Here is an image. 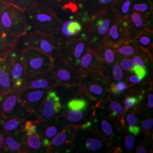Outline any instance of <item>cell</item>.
<instances>
[{"label": "cell", "mask_w": 153, "mask_h": 153, "mask_svg": "<svg viewBox=\"0 0 153 153\" xmlns=\"http://www.w3.org/2000/svg\"><path fill=\"white\" fill-rule=\"evenodd\" d=\"M62 109L61 99L52 89L50 90L37 112L35 114L37 120L48 119L59 117Z\"/></svg>", "instance_id": "cell-16"}, {"label": "cell", "mask_w": 153, "mask_h": 153, "mask_svg": "<svg viewBox=\"0 0 153 153\" xmlns=\"http://www.w3.org/2000/svg\"><path fill=\"white\" fill-rule=\"evenodd\" d=\"M21 91L15 88L9 93L0 95V118L23 117L22 114L26 112L19 102Z\"/></svg>", "instance_id": "cell-14"}, {"label": "cell", "mask_w": 153, "mask_h": 153, "mask_svg": "<svg viewBox=\"0 0 153 153\" xmlns=\"http://www.w3.org/2000/svg\"><path fill=\"white\" fill-rule=\"evenodd\" d=\"M57 86V82L52 70L32 76H26L23 89L33 88L52 90Z\"/></svg>", "instance_id": "cell-20"}, {"label": "cell", "mask_w": 153, "mask_h": 153, "mask_svg": "<svg viewBox=\"0 0 153 153\" xmlns=\"http://www.w3.org/2000/svg\"><path fill=\"white\" fill-rule=\"evenodd\" d=\"M131 73L135 74L143 80L146 76L147 71L146 69L145 68H142L138 66L134 65L131 70Z\"/></svg>", "instance_id": "cell-50"}, {"label": "cell", "mask_w": 153, "mask_h": 153, "mask_svg": "<svg viewBox=\"0 0 153 153\" xmlns=\"http://www.w3.org/2000/svg\"><path fill=\"white\" fill-rule=\"evenodd\" d=\"M114 47L117 59L131 57L139 50V47L132 39L121 41Z\"/></svg>", "instance_id": "cell-30"}, {"label": "cell", "mask_w": 153, "mask_h": 153, "mask_svg": "<svg viewBox=\"0 0 153 153\" xmlns=\"http://www.w3.org/2000/svg\"><path fill=\"white\" fill-rule=\"evenodd\" d=\"M4 60L10 73L15 88L22 90L26 76L22 49L16 46L7 54Z\"/></svg>", "instance_id": "cell-9"}, {"label": "cell", "mask_w": 153, "mask_h": 153, "mask_svg": "<svg viewBox=\"0 0 153 153\" xmlns=\"http://www.w3.org/2000/svg\"><path fill=\"white\" fill-rule=\"evenodd\" d=\"M14 48L0 42V60H4L7 54Z\"/></svg>", "instance_id": "cell-49"}, {"label": "cell", "mask_w": 153, "mask_h": 153, "mask_svg": "<svg viewBox=\"0 0 153 153\" xmlns=\"http://www.w3.org/2000/svg\"><path fill=\"white\" fill-rule=\"evenodd\" d=\"M126 112V120L127 126H126V129L129 133L132 134L134 136H138L141 131L140 126L138 125V114L134 109L129 110L128 112L127 111Z\"/></svg>", "instance_id": "cell-36"}, {"label": "cell", "mask_w": 153, "mask_h": 153, "mask_svg": "<svg viewBox=\"0 0 153 153\" xmlns=\"http://www.w3.org/2000/svg\"><path fill=\"white\" fill-rule=\"evenodd\" d=\"M133 0H115L111 10L116 16L126 17L131 12Z\"/></svg>", "instance_id": "cell-35"}, {"label": "cell", "mask_w": 153, "mask_h": 153, "mask_svg": "<svg viewBox=\"0 0 153 153\" xmlns=\"http://www.w3.org/2000/svg\"><path fill=\"white\" fill-rule=\"evenodd\" d=\"M153 119L152 117H148L140 121V128L146 134L149 139L151 135V131L153 129Z\"/></svg>", "instance_id": "cell-43"}, {"label": "cell", "mask_w": 153, "mask_h": 153, "mask_svg": "<svg viewBox=\"0 0 153 153\" xmlns=\"http://www.w3.org/2000/svg\"><path fill=\"white\" fill-rule=\"evenodd\" d=\"M88 106V101L82 98L71 99L67 104L68 109L73 110H86Z\"/></svg>", "instance_id": "cell-41"}, {"label": "cell", "mask_w": 153, "mask_h": 153, "mask_svg": "<svg viewBox=\"0 0 153 153\" xmlns=\"http://www.w3.org/2000/svg\"><path fill=\"white\" fill-rule=\"evenodd\" d=\"M25 13L30 31H35L56 36L62 20L52 7L38 3Z\"/></svg>", "instance_id": "cell-1"}, {"label": "cell", "mask_w": 153, "mask_h": 153, "mask_svg": "<svg viewBox=\"0 0 153 153\" xmlns=\"http://www.w3.org/2000/svg\"><path fill=\"white\" fill-rule=\"evenodd\" d=\"M100 74L104 76L109 84L125 79L124 72L117 61L111 65L102 64Z\"/></svg>", "instance_id": "cell-27"}, {"label": "cell", "mask_w": 153, "mask_h": 153, "mask_svg": "<svg viewBox=\"0 0 153 153\" xmlns=\"http://www.w3.org/2000/svg\"><path fill=\"white\" fill-rule=\"evenodd\" d=\"M85 129V135L79 141V148L83 151L90 152H97L104 150V148H108L103 140L90 128Z\"/></svg>", "instance_id": "cell-22"}, {"label": "cell", "mask_w": 153, "mask_h": 153, "mask_svg": "<svg viewBox=\"0 0 153 153\" xmlns=\"http://www.w3.org/2000/svg\"><path fill=\"white\" fill-rule=\"evenodd\" d=\"M57 86H78L81 74L78 69L59 59L54 60L52 69Z\"/></svg>", "instance_id": "cell-10"}, {"label": "cell", "mask_w": 153, "mask_h": 153, "mask_svg": "<svg viewBox=\"0 0 153 153\" xmlns=\"http://www.w3.org/2000/svg\"><path fill=\"white\" fill-rule=\"evenodd\" d=\"M0 42L16 47L18 43V38L14 36L4 27L0 22Z\"/></svg>", "instance_id": "cell-38"}, {"label": "cell", "mask_w": 153, "mask_h": 153, "mask_svg": "<svg viewBox=\"0 0 153 153\" xmlns=\"http://www.w3.org/2000/svg\"><path fill=\"white\" fill-rule=\"evenodd\" d=\"M135 140L134 137L130 134H126L124 138V146L126 150L128 152L131 151L134 146Z\"/></svg>", "instance_id": "cell-48"}, {"label": "cell", "mask_w": 153, "mask_h": 153, "mask_svg": "<svg viewBox=\"0 0 153 153\" xmlns=\"http://www.w3.org/2000/svg\"><path fill=\"white\" fill-rule=\"evenodd\" d=\"M11 153H27L23 131L4 133V150Z\"/></svg>", "instance_id": "cell-23"}, {"label": "cell", "mask_w": 153, "mask_h": 153, "mask_svg": "<svg viewBox=\"0 0 153 153\" xmlns=\"http://www.w3.org/2000/svg\"><path fill=\"white\" fill-rule=\"evenodd\" d=\"M115 0H85L76 6L74 16L85 22L104 11L111 9Z\"/></svg>", "instance_id": "cell-12"}, {"label": "cell", "mask_w": 153, "mask_h": 153, "mask_svg": "<svg viewBox=\"0 0 153 153\" xmlns=\"http://www.w3.org/2000/svg\"><path fill=\"white\" fill-rule=\"evenodd\" d=\"M14 83L4 60H0V95L14 90Z\"/></svg>", "instance_id": "cell-29"}, {"label": "cell", "mask_w": 153, "mask_h": 153, "mask_svg": "<svg viewBox=\"0 0 153 153\" xmlns=\"http://www.w3.org/2000/svg\"><path fill=\"white\" fill-rule=\"evenodd\" d=\"M56 37L66 39H87V22L74 16L61 22Z\"/></svg>", "instance_id": "cell-13"}, {"label": "cell", "mask_w": 153, "mask_h": 153, "mask_svg": "<svg viewBox=\"0 0 153 153\" xmlns=\"http://www.w3.org/2000/svg\"><path fill=\"white\" fill-rule=\"evenodd\" d=\"M131 11L146 16L153 14V0H133Z\"/></svg>", "instance_id": "cell-37"}, {"label": "cell", "mask_w": 153, "mask_h": 153, "mask_svg": "<svg viewBox=\"0 0 153 153\" xmlns=\"http://www.w3.org/2000/svg\"><path fill=\"white\" fill-rule=\"evenodd\" d=\"M133 87L127 83L126 81H120L119 82L110 83L109 91L112 95L119 96L122 94L126 93L129 88Z\"/></svg>", "instance_id": "cell-39"}, {"label": "cell", "mask_w": 153, "mask_h": 153, "mask_svg": "<svg viewBox=\"0 0 153 153\" xmlns=\"http://www.w3.org/2000/svg\"><path fill=\"white\" fill-rule=\"evenodd\" d=\"M66 5L64 10L69 9L71 13H74L76 6L81 5L85 0H65Z\"/></svg>", "instance_id": "cell-46"}, {"label": "cell", "mask_w": 153, "mask_h": 153, "mask_svg": "<svg viewBox=\"0 0 153 153\" xmlns=\"http://www.w3.org/2000/svg\"><path fill=\"white\" fill-rule=\"evenodd\" d=\"M48 90L25 88L19 96V102L24 110L30 115L37 112L48 93Z\"/></svg>", "instance_id": "cell-15"}, {"label": "cell", "mask_w": 153, "mask_h": 153, "mask_svg": "<svg viewBox=\"0 0 153 153\" xmlns=\"http://www.w3.org/2000/svg\"><path fill=\"white\" fill-rule=\"evenodd\" d=\"M109 84L100 74H81L78 85L79 91L85 94L89 98L97 103H101L109 98Z\"/></svg>", "instance_id": "cell-3"}, {"label": "cell", "mask_w": 153, "mask_h": 153, "mask_svg": "<svg viewBox=\"0 0 153 153\" xmlns=\"http://www.w3.org/2000/svg\"><path fill=\"white\" fill-rule=\"evenodd\" d=\"M91 120H93L94 126L91 125L88 128L93 130L103 140L107 147L110 148L115 137V130L117 131L114 121L106 111L104 112L103 107L98 104L93 111Z\"/></svg>", "instance_id": "cell-8"}, {"label": "cell", "mask_w": 153, "mask_h": 153, "mask_svg": "<svg viewBox=\"0 0 153 153\" xmlns=\"http://www.w3.org/2000/svg\"><path fill=\"white\" fill-rule=\"evenodd\" d=\"M125 81L127 82L128 84L134 86L135 85H137L140 84L142 80L136 74H133V73L129 74L128 76H126Z\"/></svg>", "instance_id": "cell-47"}, {"label": "cell", "mask_w": 153, "mask_h": 153, "mask_svg": "<svg viewBox=\"0 0 153 153\" xmlns=\"http://www.w3.org/2000/svg\"><path fill=\"white\" fill-rule=\"evenodd\" d=\"M136 153H148V150L145 147V145L144 143L140 145L137 146L136 149Z\"/></svg>", "instance_id": "cell-52"}, {"label": "cell", "mask_w": 153, "mask_h": 153, "mask_svg": "<svg viewBox=\"0 0 153 153\" xmlns=\"http://www.w3.org/2000/svg\"><path fill=\"white\" fill-rule=\"evenodd\" d=\"M133 40L139 48L149 50L153 47V31L146 28L139 33Z\"/></svg>", "instance_id": "cell-34"}, {"label": "cell", "mask_w": 153, "mask_h": 153, "mask_svg": "<svg viewBox=\"0 0 153 153\" xmlns=\"http://www.w3.org/2000/svg\"><path fill=\"white\" fill-rule=\"evenodd\" d=\"M153 14L146 16L136 11H131L126 16V27L129 38L133 39L146 28L153 30Z\"/></svg>", "instance_id": "cell-17"}, {"label": "cell", "mask_w": 153, "mask_h": 153, "mask_svg": "<svg viewBox=\"0 0 153 153\" xmlns=\"http://www.w3.org/2000/svg\"><path fill=\"white\" fill-rule=\"evenodd\" d=\"M78 126L68 125L49 141V153H69L73 149Z\"/></svg>", "instance_id": "cell-11"}, {"label": "cell", "mask_w": 153, "mask_h": 153, "mask_svg": "<svg viewBox=\"0 0 153 153\" xmlns=\"http://www.w3.org/2000/svg\"><path fill=\"white\" fill-rule=\"evenodd\" d=\"M117 61L124 71L127 72L128 74L131 73V70L133 68L134 65L131 60V57H123L120 59L117 58Z\"/></svg>", "instance_id": "cell-42"}, {"label": "cell", "mask_w": 153, "mask_h": 153, "mask_svg": "<svg viewBox=\"0 0 153 153\" xmlns=\"http://www.w3.org/2000/svg\"><path fill=\"white\" fill-rule=\"evenodd\" d=\"M152 48L149 50H145L139 48L137 53L131 57L134 65L147 69L148 66L152 64L153 61V55L152 53L151 54L150 52Z\"/></svg>", "instance_id": "cell-33"}, {"label": "cell", "mask_w": 153, "mask_h": 153, "mask_svg": "<svg viewBox=\"0 0 153 153\" xmlns=\"http://www.w3.org/2000/svg\"><path fill=\"white\" fill-rule=\"evenodd\" d=\"M102 64L90 48L80 60L78 71L81 74H100Z\"/></svg>", "instance_id": "cell-21"}, {"label": "cell", "mask_w": 153, "mask_h": 153, "mask_svg": "<svg viewBox=\"0 0 153 153\" xmlns=\"http://www.w3.org/2000/svg\"><path fill=\"white\" fill-rule=\"evenodd\" d=\"M24 139L27 153H49V140L40 136L38 132L31 136L24 134Z\"/></svg>", "instance_id": "cell-24"}, {"label": "cell", "mask_w": 153, "mask_h": 153, "mask_svg": "<svg viewBox=\"0 0 153 153\" xmlns=\"http://www.w3.org/2000/svg\"><path fill=\"white\" fill-rule=\"evenodd\" d=\"M0 22L17 38L30 31L25 12L11 4H8L0 14Z\"/></svg>", "instance_id": "cell-5"}, {"label": "cell", "mask_w": 153, "mask_h": 153, "mask_svg": "<svg viewBox=\"0 0 153 153\" xmlns=\"http://www.w3.org/2000/svg\"><path fill=\"white\" fill-rule=\"evenodd\" d=\"M18 45L22 47L21 49L36 48L53 59H59L57 39L56 36L35 31H27L18 38Z\"/></svg>", "instance_id": "cell-4"}, {"label": "cell", "mask_w": 153, "mask_h": 153, "mask_svg": "<svg viewBox=\"0 0 153 153\" xmlns=\"http://www.w3.org/2000/svg\"><path fill=\"white\" fill-rule=\"evenodd\" d=\"M31 121L36 126L39 134L49 141L68 126L61 115L52 119Z\"/></svg>", "instance_id": "cell-19"}, {"label": "cell", "mask_w": 153, "mask_h": 153, "mask_svg": "<svg viewBox=\"0 0 153 153\" xmlns=\"http://www.w3.org/2000/svg\"><path fill=\"white\" fill-rule=\"evenodd\" d=\"M145 91L143 89H131L126 91L123 99L124 116L128 111L136 109L139 105L144 98Z\"/></svg>", "instance_id": "cell-28"}, {"label": "cell", "mask_w": 153, "mask_h": 153, "mask_svg": "<svg viewBox=\"0 0 153 153\" xmlns=\"http://www.w3.org/2000/svg\"><path fill=\"white\" fill-rule=\"evenodd\" d=\"M115 14L111 9L104 11L94 16L87 22V39L90 48L102 44L108 33Z\"/></svg>", "instance_id": "cell-6"}, {"label": "cell", "mask_w": 153, "mask_h": 153, "mask_svg": "<svg viewBox=\"0 0 153 153\" xmlns=\"http://www.w3.org/2000/svg\"><path fill=\"white\" fill-rule=\"evenodd\" d=\"M39 4H43L45 5L51 7H61L63 10L65 9L66 2L65 0H36Z\"/></svg>", "instance_id": "cell-44"}, {"label": "cell", "mask_w": 153, "mask_h": 153, "mask_svg": "<svg viewBox=\"0 0 153 153\" xmlns=\"http://www.w3.org/2000/svg\"><path fill=\"white\" fill-rule=\"evenodd\" d=\"M4 150V133L0 124V152Z\"/></svg>", "instance_id": "cell-51"}, {"label": "cell", "mask_w": 153, "mask_h": 153, "mask_svg": "<svg viewBox=\"0 0 153 153\" xmlns=\"http://www.w3.org/2000/svg\"><path fill=\"white\" fill-rule=\"evenodd\" d=\"M57 39L59 59L78 70L82 56L90 48L88 40L87 39Z\"/></svg>", "instance_id": "cell-2"}, {"label": "cell", "mask_w": 153, "mask_h": 153, "mask_svg": "<svg viewBox=\"0 0 153 153\" xmlns=\"http://www.w3.org/2000/svg\"><path fill=\"white\" fill-rule=\"evenodd\" d=\"M90 49L103 65H111L117 61V56L113 46L102 43Z\"/></svg>", "instance_id": "cell-26"}, {"label": "cell", "mask_w": 153, "mask_h": 153, "mask_svg": "<svg viewBox=\"0 0 153 153\" xmlns=\"http://www.w3.org/2000/svg\"><path fill=\"white\" fill-rule=\"evenodd\" d=\"M26 120L23 117H10L0 118V124L4 133H11L17 131H23Z\"/></svg>", "instance_id": "cell-32"}, {"label": "cell", "mask_w": 153, "mask_h": 153, "mask_svg": "<svg viewBox=\"0 0 153 153\" xmlns=\"http://www.w3.org/2000/svg\"><path fill=\"white\" fill-rule=\"evenodd\" d=\"M23 131L26 136H31L37 133V128L31 120H26L23 129Z\"/></svg>", "instance_id": "cell-45"}, {"label": "cell", "mask_w": 153, "mask_h": 153, "mask_svg": "<svg viewBox=\"0 0 153 153\" xmlns=\"http://www.w3.org/2000/svg\"><path fill=\"white\" fill-rule=\"evenodd\" d=\"M8 4L6 0H0V14Z\"/></svg>", "instance_id": "cell-53"}, {"label": "cell", "mask_w": 153, "mask_h": 153, "mask_svg": "<svg viewBox=\"0 0 153 153\" xmlns=\"http://www.w3.org/2000/svg\"><path fill=\"white\" fill-rule=\"evenodd\" d=\"M85 111L68 109L61 115V117L67 125L78 126L81 128L83 124L88 121H86L88 115Z\"/></svg>", "instance_id": "cell-31"}, {"label": "cell", "mask_w": 153, "mask_h": 153, "mask_svg": "<svg viewBox=\"0 0 153 153\" xmlns=\"http://www.w3.org/2000/svg\"><path fill=\"white\" fill-rule=\"evenodd\" d=\"M22 51L26 76L52 70L55 59L49 55L33 48H26Z\"/></svg>", "instance_id": "cell-7"}, {"label": "cell", "mask_w": 153, "mask_h": 153, "mask_svg": "<svg viewBox=\"0 0 153 153\" xmlns=\"http://www.w3.org/2000/svg\"><path fill=\"white\" fill-rule=\"evenodd\" d=\"M8 4H11L21 9L25 12L28 11L38 4L36 0H6Z\"/></svg>", "instance_id": "cell-40"}, {"label": "cell", "mask_w": 153, "mask_h": 153, "mask_svg": "<svg viewBox=\"0 0 153 153\" xmlns=\"http://www.w3.org/2000/svg\"><path fill=\"white\" fill-rule=\"evenodd\" d=\"M131 39L126 30V17L115 15L109 30L104 37L102 43L114 47L121 41Z\"/></svg>", "instance_id": "cell-18"}, {"label": "cell", "mask_w": 153, "mask_h": 153, "mask_svg": "<svg viewBox=\"0 0 153 153\" xmlns=\"http://www.w3.org/2000/svg\"><path fill=\"white\" fill-rule=\"evenodd\" d=\"M101 103L105 104L106 112L114 121L115 126L117 123V121H119L121 126H124L125 128V123H124V107L119 102L115 99H112L111 98V95L109 98L106 99L104 102Z\"/></svg>", "instance_id": "cell-25"}]
</instances>
